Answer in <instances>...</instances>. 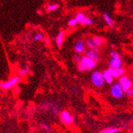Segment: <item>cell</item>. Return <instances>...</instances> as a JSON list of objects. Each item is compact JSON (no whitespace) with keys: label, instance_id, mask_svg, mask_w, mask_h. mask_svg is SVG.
I'll list each match as a JSON object with an SVG mask.
<instances>
[{"label":"cell","instance_id":"obj_1","mask_svg":"<svg viewBox=\"0 0 133 133\" xmlns=\"http://www.w3.org/2000/svg\"><path fill=\"white\" fill-rule=\"evenodd\" d=\"M20 81H21V77L19 76H14L6 81L0 82V89L5 91L9 90L11 88L15 87Z\"/></svg>","mask_w":133,"mask_h":133},{"label":"cell","instance_id":"obj_2","mask_svg":"<svg viewBox=\"0 0 133 133\" xmlns=\"http://www.w3.org/2000/svg\"><path fill=\"white\" fill-rule=\"evenodd\" d=\"M91 81L92 84L96 88H101L104 84L102 72L100 70H95L91 74Z\"/></svg>","mask_w":133,"mask_h":133},{"label":"cell","instance_id":"obj_3","mask_svg":"<svg viewBox=\"0 0 133 133\" xmlns=\"http://www.w3.org/2000/svg\"><path fill=\"white\" fill-rule=\"evenodd\" d=\"M110 93L112 96H113L116 99H121L124 96V90L122 89L121 86L119 85V83L113 84L112 86L110 89Z\"/></svg>","mask_w":133,"mask_h":133},{"label":"cell","instance_id":"obj_4","mask_svg":"<svg viewBox=\"0 0 133 133\" xmlns=\"http://www.w3.org/2000/svg\"><path fill=\"white\" fill-rule=\"evenodd\" d=\"M60 119H61V121L62 122V124L67 126L72 124L74 121V116L71 115V113L69 111L66 110L60 112Z\"/></svg>","mask_w":133,"mask_h":133},{"label":"cell","instance_id":"obj_5","mask_svg":"<svg viewBox=\"0 0 133 133\" xmlns=\"http://www.w3.org/2000/svg\"><path fill=\"white\" fill-rule=\"evenodd\" d=\"M119 84L121 86L122 89L124 90V92L128 91L129 89H131L132 87V81L130 79V77H128L127 75H123L120 77H119Z\"/></svg>","mask_w":133,"mask_h":133},{"label":"cell","instance_id":"obj_6","mask_svg":"<svg viewBox=\"0 0 133 133\" xmlns=\"http://www.w3.org/2000/svg\"><path fill=\"white\" fill-rule=\"evenodd\" d=\"M81 62L87 68V69L89 71L91 69H93L96 68V63L95 62H93L92 59H90L89 57H88L87 56H82L81 57Z\"/></svg>","mask_w":133,"mask_h":133},{"label":"cell","instance_id":"obj_7","mask_svg":"<svg viewBox=\"0 0 133 133\" xmlns=\"http://www.w3.org/2000/svg\"><path fill=\"white\" fill-rule=\"evenodd\" d=\"M74 51L76 52L77 54H81L86 51V47H85V44H84V41L78 40L75 42Z\"/></svg>","mask_w":133,"mask_h":133},{"label":"cell","instance_id":"obj_8","mask_svg":"<svg viewBox=\"0 0 133 133\" xmlns=\"http://www.w3.org/2000/svg\"><path fill=\"white\" fill-rule=\"evenodd\" d=\"M108 70L110 72V74H112V76L114 77V78H119L121 76H123L124 74V69L122 67V68H108Z\"/></svg>","mask_w":133,"mask_h":133},{"label":"cell","instance_id":"obj_9","mask_svg":"<svg viewBox=\"0 0 133 133\" xmlns=\"http://www.w3.org/2000/svg\"><path fill=\"white\" fill-rule=\"evenodd\" d=\"M123 61L121 57L119 58H112L109 62H108V65L109 68H122L123 67Z\"/></svg>","mask_w":133,"mask_h":133},{"label":"cell","instance_id":"obj_10","mask_svg":"<svg viewBox=\"0 0 133 133\" xmlns=\"http://www.w3.org/2000/svg\"><path fill=\"white\" fill-rule=\"evenodd\" d=\"M84 53H85V56H87L88 57L92 59L96 63H98L100 62V55H99L98 52H96V51H93V50L89 49Z\"/></svg>","mask_w":133,"mask_h":133},{"label":"cell","instance_id":"obj_11","mask_svg":"<svg viewBox=\"0 0 133 133\" xmlns=\"http://www.w3.org/2000/svg\"><path fill=\"white\" fill-rule=\"evenodd\" d=\"M84 44H85V45L89 47V50H93V51L98 52L99 50H100V48L95 44V42H93V40H92V38H86L85 43H84Z\"/></svg>","mask_w":133,"mask_h":133},{"label":"cell","instance_id":"obj_12","mask_svg":"<svg viewBox=\"0 0 133 133\" xmlns=\"http://www.w3.org/2000/svg\"><path fill=\"white\" fill-rule=\"evenodd\" d=\"M65 37V32L64 30H61L58 34L57 35V38H56V45L57 47H62L63 42H64V39Z\"/></svg>","mask_w":133,"mask_h":133},{"label":"cell","instance_id":"obj_13","mask_svg":"<svg viewBox=\"0 0 133 133\" xmlns=\"http://www.w3.org/2000/svg\"><path fill=\"white\" fill-rule=\"evenodd\" d=\"M102 75H103V78H104V83H107L108 84H112V82L114 81V77L112 76V74H110V72L108 71V69L104 70L102 72Z\"/></svg>","mask_w":133,"mask_h":133},{"label":"cell","instance_id":"obj_14","mask_svg":"<svg viewBox=\"0 0 133 133\" xmlns=\"http://www.w3.org/2000/svg\"><path fill=\"white\" fill-rule=\"evenodd\" d=\"M103 18H104V21L106 22V23L108 24V26H109L110 28H113L114 27V22L112 20L109 14H108V12H104V13L103 14Z\"/></svg>","mask_w":133,"mask_h":133},{"label":"cell","instance_id":"obj_15","mask_svg":"<svg viewBox=\"0 0 133 133\" xmlns=\"http://www.w3.org/2000/svg\"><path fill=\"white\" fill-rule=\"evenodd\" d=\"M30 72V68L28 65H24L22 67H21L18 69V76L21 77H26Z\"/></svg>","mask_w":133,"mask_h":133},{"label":"cell","instance_id":"obj_16","mask_svg":"<svg viewBox=\"0 0 133 133\" xmlns=\"http://www.w3.org/2000/svg\"><path fill=\"white\" fill-rule=\"evenodd\" d=\"M60 7V4L59 3H49L46 7H45V10L47 12H53V11H55L57 10L58 8Z\"/></svg>","mask_w":133,"mask_h":133},{"label":"cell","instance_id":"obj_17","mask_svg":"<svg viewBox=\"0 0 133 133\" xmlns=\"http://www.w3.org/2000/svg\"><path fill=\"white\" fill-rule=\"evenodd\" d=\"M93 42H95V44L97 45L99 48L104 45V39L102 38V37H100V36H93L92 37Z\"/></svg>","mask_w":133,"mask_h":133},{"label":"cell","instance_id":"obj_18","mask_svg":"<svg viewBox=\"0 0 133 133\" xmlns=\"http://www.w3.org/2000/svg\"><path fill=\"white\" fill-rule=\"evenodd\" d=\"M54 103L51 102H44L42 104H41V108L44 111H50L52 109V107H53Z\"/></svg>","mask_w":133,"mask_h":133},{"label":"cell","instance_id":"obj_19","mask_svg":"<svg viewBox=\"0 0 133 133\" xmlns=\"http://www.w3.org/2000/svg\"><path fill=\"white\" fill-rule=\"evenodd\" d=\"M80 24L84 25V26H92V25H93V20L90 17H85L80 22Z\"/></svg>","mask_w":133,"mask_h":133},{"label":"cell","instance_id":"obj_20","mask_svg":"<svg viewBox=\"0 0 133 133\" xmlns=\"http://www.w3.org/2000/svg\"><path fill=\"white\" fill-rule=\"evenodd\" d=\"M119 131H120V128H112L104 129V130L99 131L98 133H118Z\"/></svg>","mask_w":133,"mask_h":133},{"label":"cell","instance_id":"obj_21","mask_svg":"<svg viewBox=\"0 0 133 133\" xmlns=\"http://www.w3.org/2000/svg\"><path fill=\"white\" fill-rule=\"evenodd\" d=\"M86 16H85V15H84V13H82V12H80V13H77L76 15H75V17H74V18L76 19V21L77 22V23H80L84 18H85Z\"/></svg>","mask_w":133,"mask_h":133},{"label":"cell","instance_id":"obj_22","mask_svg":"<svg viewBox=\"0 0 133 133\" xmlns=\"http://www.w3.org/2000/svg\"><path fill=\"white\" fill-rule=\"evenodd\" d=\"M77 69L80 71V72H88L89 70L87 69V68L84 66L81 62H79L78 63H77Z\"/></svg>","mask_w":133,"mask_h":133},{"label":"cell","instance_id":"obj_23","mask_svg":"<svg viewBox=\"0 0 133 133\" xmlns=\"http://www.w3.org/2000/svg\"><path fill=\"white\" fill-rule=\"evenodd\" d=\"M51 111L53 112V113H54V115H58V114H60V111H59V107H58V105H57V104H54H54H53V107H52V109H51Z\"/></svg>","mask_w":133,"mask_h":133},{"label":"cell","instance_id":"obj_24","mask_svg":"<svg viewBox=\"0 0 133 133\" xmlns=\"http://www.w3.org/2000/svg\"><path fill=\"white\" fill-rule=\"evenodd\" d=\"M43 38H44V35H43V34H42V33H41V32H39V33H37V34H36L34 35V39L35 41L38 42V41H41V40H42V39H43Z\"/></svg>","mask_w":133,"mask_h":133},{"label":"cell","instance_id":"obj_25","mask_svg":"<svg viewBox=\"0 0 133 133\" xmlns=\"http://www.w3.org/2000/svg\"><path fill=\"white\" fill-rule=\"evenodd\" d=\"M77 22L76 21V19L74 18H72L68 21V26L69 27H74L77 25Z\"/></svg>","mask_w":133,"mask_h":133},{"label":"cell","instance_id":"obj_26","mask_svg":"<svg viewBox=\"0 0 133 133\" xmlns=\"http://www.w3.org/2000/svg\"><path fill=\"white\" fill-rule=\"evenodd\" d=\"M41 128H42V129H43L44 131H47V132H51V129L50 128V127L48 126L47 124H41Z\"/></svg>","mask_w":133,"mask_h":133},{"label":"cell","instance_id":"obj_27","mask_svg":"<svg viewBox=\"0 0 133 133\" xmlns=\"http://www.w3.org/2000/svg\"><path fill=\"white\" fill-rule=\"evenodd\" d=\"M110 57L112 58H119V57H120V55L117 52H116V51H112L110 53Z\"/></svg>","mask_w":133,"mask_h":133},{"label":"cell","instance_id":"obj_28","mask_svg":"<svg viewBox=\"0 0 133 133\" xmlns=\"http://www.w3.org/2000/svg\"><path fill=\"white\" fill-rule=\"evenodd\" d=\"M125 94H126L127 96H133V87H131L128 91H126Z\"/></svg>","mask_w":133,"mask_h":133},{"label":"cell","instance_id":"obj_29","mask_svg":"<svg viewBox=\"0 0 133 133\" xmlns=\"http://www.w3.org/2000/svg\"><path fill=\"white\" fill-rule=\"evenodd\" d=\"M81 56L79 55V54H77V55H75L74 56V62H76V63H78L79 62H81Z\"/></svg>","mask_w":133,"mask_h":133},{"label":"cell","instance_id":"obj_30","mask_svg":"<svg viewBox=\"0 0 133 133\" xmlns=\"http://www.w3.org/2000/svg\"><path fill=\"white\" fill-rule=\"evenodd\" d=\"M14 88H15L14 89H15V93H18V92H19V91H20V89H19V88H18L17 85H16L15 87H14Z\"/></svg>","mask_w":133,"mask_h":133},{"label":"cell","instance_id":"obj_31","mask_svg":"<svg viewBox=\"0 0 133 133\" xmlns=\"http://www.w3.org/2000/svg\"><path fill=\"white\" fill-rule=\"evenodd\" d=\"M71 90H72V92H74V93L77 92V87H75V86H74V87H72Z\"/></svg>","mask_w":133,"mask_h":133},{"label":"cell","instance_id":"obj_32","mask_svg":"<svg viewBox=\"0 0 133 133\" xmlns=\"http://www.w3.org/2000/svg\"><path fill=\"white\" fill-rule=\"evenodd\" d=\"M37 13H38V15H42V11H41V10H38V11H37Z\"/></svg>","mask_w":133,"mask_h":133}]
</instances>
